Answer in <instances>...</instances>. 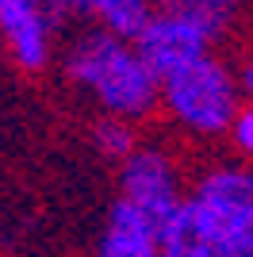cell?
<instances>
[{
    "instance_id": "3",
    "label": "cell",
    "mask_w": 253,
    "mask_h": 257,
    "mask_svg": "<svg viewBox=\"0 0 253 257\" xmlns=\"http://www.w3.org/2000/svg\"><path fill=\"white\" fill-rule=\"evenodd\" d=\"M161 96L173 107V115L196 131H222L234 119V85L226 69L211 58H200L165 77Z\"/></svg>"
},
{
    "instance_id": "1",
    "label": "cell",
    "mask_w": 253,
    "mask_h": 257,
    "mask_svg": "<svg viewBox=\"0 0 253 257\" xmlns=\"http://www.w3.org/2000/svg\"><path fill=\"white\" fill-rule=\"evenodd\" d=\"M69 73L73 81L88 85L96 96L104 100L119 115H142L154 107L161 81L150 73V65L138 58L135 46H126L115 35H88L77 43L69 58Z\"/></svg>"
},
{
    "instance_id": "10",
    "label": "cell",
    "mask_w": 253,
    "mask_h": 257,
    "mask_svg": "<svg viewBox=\"0 0 253 257\" xmlns=\"http://www.w3.org/2000/svg\"><path fill=\"white\" fill-rule=\"evenodd\" d=\"M96 142H100V150L111 154V158H119V154H126L131 158V146H135V135L119 123V119H111V123H100V131H96Z\"/></svg>"
},
{
    "instance_id": "7",
    "label": "cell",
    "mask_w": 253,
    "mask_h": 257,
    "mask_svg": "<svg viewBox=\"0 0 253 257\" xmlns=\"http://www.w3.org/2000/svg\"><path fill=\"white\" fill-rule=\"evenodd\" d=\"M100 257H161V234L146 223L142 211H135L126 200H119L107 215Z\"/></svg>"
},
{
    "instance_id": "11",
    "label": "cell",
    "mask_w": 253,
    "mask_h": 257,
    "mask_svg": "<svg viewBox=\"0 0 253 257\" xmlns=\"http://www.w3.org/2000/svg\"><path fill=\"white\" fill-rule=\"evenodd\" d=\"M234 139H238V146H242L245 154H253V107L238 111V119H234Z\"/></svg>"
},
{
    "instance_id": "5",
    "label": "cell",
    "mask_w": 253,
    "mask_h": 257,
    "mask_svg": "<svg viewBox=\"0 0 253 257\" xmlns=\"http://www.w3.org/2000/svg\"><path fill=\"white\" fill-rule=\"evenodd\" d=\"M196 200L219 219L238 257H253V173L245 169L211 173V177H203Z\"/></svg>"
},
{
    "instance_id": "6",
    "label": "cell",
    "mask_w": 253,
    "mask_h": 257,
    "mask_svg": "<svg viewBox=\"0 0 253 257\" xmlns=\"http://www.w3.org/2000/svg\"><path fill=\"white\" fill-rule=\"evenodd\" d=\"M161 257H238V249L200 200H184L177 219L161 230Z\"/></svg>"
},
{
    "instance_id": "2",
    "label": "cell",
    "mask_w": 253,
    "mask_h": 257,
    "mask_svg": "<svg viewBox=\"0 0 253 257\" xmlns=\"http://www.w3.org/2000/svg\"><path fill=\"white\" fill-rule=\"evenodd\" d=\"M226 16H230V4H222V0L177 4V8H169V12H161V16L150 20V27L135 43V50L150 65V73L158 77V81H165L177 69L207 58V46L222 31Z\"/></svg>"
},
{
    "instance_id": "8",
    "label": "cell",
    "mask_w": 253,
    "mask_h": 257,
    "mask_svg": "<svg viewBox=\"0 0 253 257\" xmlns=\"http://www.w3.org/2000/svg\"><path fill=\"white\" fill-rule=\"evenodd\" d=\"M0 27L23 65H42L46 58V23L42 12L27 0H0Z\"/></svg>"
},
{
    "instance_id": "9",
    "label": "cell",
    "mask_w": 253,
    "mask_h": 257,
    "mask_svg": "<svg viewBox=\"0 0 253 257\" xmlns=\"http://www.w3.org/2000/svg\"><path fill=\"white\" fill-rule=\"evenodd\" d=\"M84 12H96L100 20H104L107 35H115V39H142V31L150 27V20H154V12H150V4H142V0H92V4H84Z\"/></svg>"
},
{
    "instance_id": "4",
    "label": "cell",
    "mask_w": 253,
    "mask_h": 257,
    "mask_svg": "<svg viewBox=\"0 0 253 257\" xmlns=\"http://www.w3.org/2000/svg\"><path fill=\"white\" fill-rule=\"evenodd\" d=\"M123 200L135 211L146 215V223L154 230H165L180 211V200L177 196V177L169 169V161L154 150H135L123 165Z\"/></svg>"
},
{
    "instance_id": "12",
    "label": "cell",
    "mask_w": 253,
    "mask_h": 257,
    "mask_svg": "<svg viewBox=\"0 0 253 257\" xmlns=\"http://www.w3.org/2000/svg\"><path fill=\"white\" fill-rule=\"evenodd\" d=\"M245 85H249V92H253V69H249V73H245Z\"/></svg>"
}]
</instances>
